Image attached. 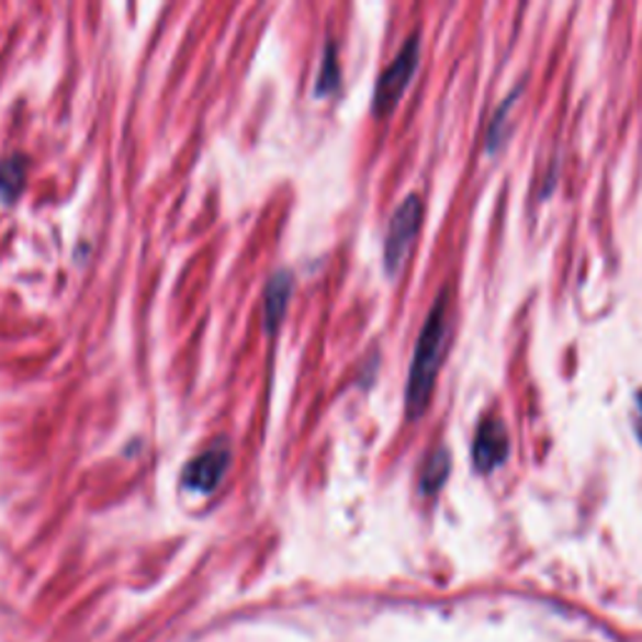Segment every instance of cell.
<instances>
[{
	"instance_id": "1",
	"label": "cell",
	"mask_w": 642,
	"mask_h": 642,
	"mask_svg": "<svg viewBox=\"0 0 642 642\" xmlns=\"http://www.w3.org/2000/svg\"><path fill=\"white\" fill-rule=\"evenodd\" d=\"M447 292L437 299L432 314L427 316L425 329L419 334L415 357H412L409 384H407V415L415 419L427 409L429 394L435 390L439 362H442L447 339Z\"/></svg>"
},
{
	"instance_id": "2",
	"label": "cell",
	"mask_w": 642,
	"mask_h": 642,
	"mask_svg": "<svg viewBox=\"0 0 642 642\" xmlns=\"http://www.w3.org/2000/svg\"><path fill=\"white\" fill-rule=\"evenodd\" d=\"M421 224V201L419 196H409L394 211L390 228H386L384 241V263L390 274H397L402 263L407 261L412 244H415Z\"/></svg>"
},
{
	"instance_id": "3",
	"label": "cell",
	"mask_w": 642,
	"mask_h": 642,
	"mask_svg": "<svg viewBox=\"0 0 642 642\" xmlns=\"http://www.w3.org/2000/svg\"><path fill=\"white\" fill-rule=\"evenodd\" d=\"M419 64V41L415 38L407 41V46L399 50V56L392 60V66L380 76V83H376L374 91V113L376 116H386V113L394 111V105L399 103L402 93L407 91V86L415 76Z\"/></svg>"
},
{
	"instance_id": "4",
	"label": "cell",
	"mask_w": 642,
	"mask_h": 642,
	"mask_svg": "<svg viewBox=\"0 0 642 642\" xmlns=\"http://www.w3.org/2000/svg\"><path fill=\"white\" fill-rule=\"evenodd\" d=\"M228 462H232V450H228L226 442L211 444L209 450L193 457L187 464V470L181 474L183 487L196 492V495H209L218 487V482L224 480L228 470Z\"/></svg>"
},
{
	"instance_id": "5",
	"label": "cell",
	"mask_w": 642,
	"mask_h": 642,
	"mask_svg": "<svg viewBox=\"0 0 642 642\" xmlns=\"http://www.w3.org/2000/svg\"><path fill=\"white\" fill-rule=\"evenodd\" d=\"M509 452V437L507 429L499 419L482 421L477 435H474L472 457L480 472H492L507 460Z\"/></svg>"
},
{
	"instance_id": "6",
	"label": "cell",
	"mask_w": 642,
	"mask_h": 642,
	"mask_svg": "<svg viewBox=\"0 0 642 642\" xmlns=\"http://www.w3.org/2000/svg\"><path fill=\"white\" fill-rule=\"evenodd\" d=\"M289 294H292V274L279 271L269 279L267 296H263V322H267V331H274L279 322L284 319Z\"/></svg>"
},
{
	"instance_id": "7",
	"label": "cell",
	"mask_w": 642,
	"mask_h": 642,
	"mask_svg": "<svg viewBox=\"0 0 642 642\" xmlns=\"http://www.w3.org/2000/svg\"><path fill=\"white\" fill-rule=\"evenodd\" d=\"M25 171H29V164H25L23 156L5 158L0 164V206L11 204L18 193H21L25 183Z\"/></svg>"
},
{
	"instance_id": "8",
	"label": "cell",
	"mask_w": 642,
	"mask_h": 642,
	"mask_svg": "<svg viewBox=\"0 0 642 642\" xmlns=\"http://www.w3.org/2000/svg\"><path fill=\"white\" fill-rule=\"evenodd\" d=\"M450 468H452L450 452H447V447H439V450L427 460L425 470H421V489H425L427 495H435V492L444 485Z\"/></svg>"
},
{
	"instance_id": "9",
	"label": "cell",
	"mask_w": 642,
	"mask_h": 642,
	"mask_svg": "<svg viewBox=\"0 0 642 642\" xmlns=\"http://www.w3.org/2000/svg\"><path fill=\"white\" fill-rule=\"evenodd\" d=\"M339 83V64H337V48L327 46V56H324V68H322V76H319V86H316V93H329L337 88Z\"/></svg>"
},
{
	"instance_id": "10",
	"label": "cell",
	"mask_w": 642,
	"mask_h": 642,
	"mask_svg": "<svg viewBox=\"0 0 642 642\" xmlns=\"http://www.w3.org/2000/svg\"><path fill=\"white\" fill-rule=\"evenodd\" d=\"M638 409H640V419H638V437H640V442H642V392L638 394Z\"/></svg>"
}]
</instances>
